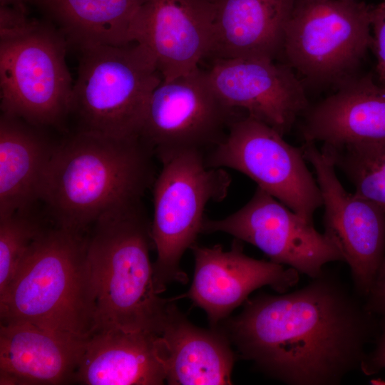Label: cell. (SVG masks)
I'll return each mask as SVG.
<instances>
[{"instance_id":"obj_28","label":"cell","mask_w":385,"mask_h":385,"mask_svg":"<svg viewBox=\"0 0 385 385\" xmlns=\"http://www.w3.org/2000/svg\"><path fill=\"white\" fill-rule=\"evenodd\" d=\"M375 343L374 348L366 353L361 364L360 371L366 376L385 369V322H381V329Z\"/></svg>"},{"instance_id":"obj_7","label":"cell","mask_w":385,"mask_h":385,"mask_svg":"<svg viewBox=\"0 0 385 385\" xmlns=\"http://www.w3.org/2000/svg\"><path fill=\"white\" fill-rule=\"evenodd\" d=\"M68 43L51 24L0 39L1 113L39 128H59L70 116L74 81L66 63Z\"/></svg>"},{"instance_id":"obj_13","label":"cell","mask_w":385,"mask_h":385,"mask_svg":"<svg viewBox=\"0 0 385 385\" xmlns=\"http://www.w3.org/2000/svg\"><path fill=\"white\" fill-rule=\"evenodd\" d=\"M207 73L227 106L283 136L310 106L302 81L287 63L258 58H214Z\"/></svg>"},{"instance_id":"obj_29","label":"cell","mask_w":385,"mask_h":385,"mask_svg":"<svg viewBox=\"0 0 385 385\" xmlns=\"http://www.w3.org/2000/svg\"><path fill=\"white\" fill-rule=\"evenodd\" d=\"M28 1L33 0H0L1 6H25L24 4Z\"/></svg>"},{"instance_id":"obj_19","label":"cell","mask_w":385,"mask_h":385,"mask_svg":"<svg viewBox=\"0 0 385 385\" xmlns=\"http://www.w3.org/2000/svg\"><path fill=\"white\" fill-rule=\"evenodd\" d=\"M297 0H213L214 58L274 60Z\"/></svg>"},{"instance_id":"obj_3","label":"cell","mask_w":385,"mask_h":385,"mask_svg":"<svg viewBox=\"0 0 385 385\" xmlns=\"http://www.w3.org/2000/svg\"><path fill=\"white\" fill-rule=\"evenodd\" d=\"M88 236L45 227L0 294L1 322H24L81 339L97 330Z\"/></svg>"},{"instance_id":"obj_23","label":"cell","mask_w":385,"mask_h":385,"mask_svg":"<svg viewBox=\"0 0 385 385\" xmlns=\"http://www.w3.org/2000/svg\"><path fill=\"white\" fill-rule=\"evenodd\" d=\"M321 151L345 174L356 195L385 212V140L322 145Z\"/></svg>"},{"instance_id":"obj_30","label":"cell","mask_w":385,"mask_h":385,"mask_svg":"<svg viewBox=\"0 0 385 385\" xmlns=\"http://www.w3.org/2000/svg\"><path fill=\"white\" fill-rule=\"evenodd\" d=\"M33 1H34V0H33Z\"/></svg>"},{"instance_id":"obj_17","label":"cell","mask_w":385,"mask_h":385,"mask_svg":"<svg viewBox=\"0 0 385 385\" xmlns=\"http://www.w3.org/2000/svg\"><path fill=\"white\" fill-rule=\"evenodd\" d=\"M304 142L342 145L385 140V85L354 75L303 114Z\"/></svg>"},{"instance_id":"obj_8","label":"cell","mask_w":385,"mask_h":385,"mask_svg":"<svg viewBox=\"0 0 385 385\" xmlns=\"http://www.w3.org/2000/svg\"><path fill=\"white\" fill-rule=\"evenodd\" d=\"M372 7L359 0H297L282 53L312 84L337 86L354 71L372 46Z\"/></svg>"},{"instance_id":"obj_12","label":"cell","mask_w":385,"mask_h":385,"mask_svg":"<svg viewBox=\"0 0 385 385\" xmlns=\"http://www.w3.org/2000/svg\"><path fill=\"white\" fill-rule=\"evenodd\" d=\"M304 157L314 168L324 207V227L351 271L353 288L365 299L385 252V212L341 184L332 160L316 143L304 142Z\"/></svg>"},{"instance_id":"obj_22","label":"cell","mask_w":385,"mask_h":385,"mask_svg":"<svg viewBox=\"0 0 385 385\" xmlns=\"http://www.w3.org/2000/svg\"><path fill=\"white\" fill-rule=\"evenodd\" d=\"M68 44L120 46L138 42L148 0H34Z\"/></svg>"},{"instance_id":"obj_21","label":"cell","mask_w":385,"mask_h":385,"mask_svg":"<svg viewBox=\"0 0 385 385\" xmlns=\"http://www.w3.org/2000/svg\"><path fill=\"white\" fill-rule=\"evenodd\" d=\"M12 115L0 117V218L31 211L40 200L56 145L41 131Z\"/></svg>"},{"instance_id":"obj_5","label":"cell","mask_w":385,"mask_h":385,"mask_svg":"<svg viewBox=\"0 0 385 385\" xmlns=\"http://www.w3.org/2000/svg\"><path fill=\"white\" fill-rule=\"evenodd\" d=\"M78 50L70 113L77 131L140 137L148 101L163 80L149 51L139 42Z\"/></svg>"},{"instance_id":"obj_16","label":"cell","mask_w":385,"mask_h":385,"mask_svg":"<svg viewBox=\"0 0 385 385\" xmlns=\"http://www.w3.org/2000/svg\"><path fill=\"white\" fill-rule=\"evenodd\" d=\"M87 339L24 322H1L0 384L74 383Z\"/></svg>"},{"instance_id":"obj_11","label":"cell","mask_w":385,"mask_h":385,"mask_svg":"<svg viewBox=\"0 0 385 385\" xmlns=\"http://www.w3.org/2000/svg\"><path fill=\"white\" fill-rule=\"evenodd\" d=\"M221 232L248 242L277 264L288 266L311 279L327 263L344 262L334 242L278 200L257 188L242 208L219 220L205 218L202 233Z\"/></svg>"},{"instance_id":"obj_27","label":"cell","mask_w":385,"mask_h":385,"mask_svg":"<svg viewBox=\"0 0 385 385\" xmlns=\"http://www.w3.org/2000/svg\"><path fill=\"white\" fill-rule=\"evenodd\" d=\"M366 309L385 322V252L373 286L364 299Z\"/></svg>"},{"instance_id":"obj_6","label":"cell","mask_w":385,"mask_h":385,"mask_svg":"<svg viewBox=\"0 0 385 385\" xmlns=\"http://www.w3.org/2000/svg\"><path fill=\"white\" fill-rule=\"evenodd\" d=\"M205 155L197 150L173 155L162 163L154 182L150 232L157 253L153 271L159 294L172 282H188L180 259L202 233L207 205L221 201L227 194L229 175L224 168L209 166Z\"/></svg>"},{"instance_id":"obj_18","label":"cell","mask_w":385,"mask_h":385,"mask_svg":"<svg viewBox=\"0 0 385 385\" xmlns=\"http://www.w3.org/2000/svg\"><path fill=\"white\" fill-rule=\"evenodd\" d=\"M159 335L118 328L88 339L75 383L83 385H160L165 381Z\"/></svg>"},{"instance_id":"obj_20","label":"cell","mask_w":385,"mask_h":385,"mask_svg":"<svg viewBox=\"0 0 385 385\" xmlns=\"http://www.w3.org/2000/svg\"><path fill=\"white\" fill-rule=\"evenodd\" d=\"M160 350L170 385L231 384L235 354L217 328L190 322L174 302L159 337Z\"/></svg>"},{"instance_id":"obj_15","label":"cell","mask_w":385,"mask_h":385,"mask_svg":"<svg viewBox=\"0 0 385 385\" xmlns=\"http://www.w3.org/2000/svg\"><path fill=\"white\" fill-rule=\"evenodd\" d=\"M215 6L211 0H148L139 43L153 57L163 80L199 67L210 56Z\"/></svg>"},{"instance_id":"obj_14","label":"cell","mask_w":385,"mask_h":385,"mask_svg":"<svg viewBox=\"0 0 385 385\" xmlns=\"http://www.w3.org/2000/svg\"><path fill=\"white\" fill-rule=\"evenodd\" d=\"M194 277L188 292L176 297H187L207 314L215 328L255 289L267 285L279 293L295 286L299 272L272 261L257 260L245 254L240 240L229 250L221 245L212 247L195 244Z\"/></svg>"},{"instance_id":"obj_1","label":"cell","mask_w":385,"mask_h":385,"mask_svg":"<svg viewBox=\"0 0 385 385\" xmlns=\"http://www.w3.org/2000/svg\"><path fill=\"white\" fill-rule=\"evenodd\" d=\"M340 276L324 270L302 288L247 299L217 327L243 359L289 385H338L360 370L381 320Z\"/></svg>"},{"instance_id":"obj_25","label":"cell","mask_w":385,"mask_h":385,"mask_svg":"<svg viewBox=\"0 0 385 385\" xmlns=\"http://www.w3.org/2000/svg\"><path fill=\"white\" fill-rule=\"evenodd\" d=\"M36 21L28 16L25 6H0V39L26 31Z\"/></svg>"},{"instance_id":"obj_4","label":"cell","mask_w":385,"mask_h":385,"mask_svg":"<svg viewBox=\"0 0 385 385\" xmlns=\"http://www.w3.org/2000/svg\"><path fill=\"white\" fill-rule=\"evenodd\" d=\"M92 227L87 255L96 293L97 330L160 336L177 299L163 298L156 289L150 222L142 203L111 210Z\"/></svg>"},{"instance_id":"obj_26","label":"cell","mask_w":385,"mask_h":385,"mask_svg":"<svg viewBox=\"0 0 385 385\" xmlns=\"http://www.w3.org/2000/svg\"><path fill=\"white\" fill-rule=\"evenodd\" d=\"M371 29L374 31L372 46L377 58L378 82L385 85V0L372 7Z\"/></svg>"},{"instance_id":"obj_9","label":"cell","mask_w":385,"mask_h":385,"mask_svg":"<svg viewBox=\"0 0 385 385\" xmlns=\"http://www.w3.org/2000/svg\"><path fill=\"white\" fill-rule=\"evenodd\" d=\"M205 156L209 166L245 174L309 222L322 205L319 187L301 148L289 144L276 130L252 117L235 119L223 140Z\"/></svg>"},{"instance_id":"obj_2","label":"cell","mask_w":385,"mask_h":385,"mask_svg":"<svg viewBox=\"0 0 385 385\" xmlns=\"http://www.w3.org/2000/svg\"><path fill=\"white\" fill-rule=\"evenodd\" d=\"M153 156L140 137L76 131L56 145L40 200L55 226L85 233L104 213L141 202Z\"/></svg>"},{"instance_id":"obj_24","label":"cell","mask_w":385,"mask_h":385,"mask_svg":"<svg viewBox=\"0 0 385 385\" xmlns=\"http://www.w3.org/2000/svg\"><path fill=\"white\" fill-rule=\"evenodd\" d=\"M45 228L31 211L0 218V294L8 287L30 246Z\"/></svg>"},{"instance_id":"obj_10","label":"cell","mask_w":385,"mask_h":385,"mask_svg":"<svg viewBox=\"0 0 385 385\" xmlns=\"http://www.w3.org/2000/svg\"><path fill=\"white\" fill-rule=\"evenodd\" d=\"M242 115L224 103L207 71L198 67L161 81L148 101L140 137L161 163L188 150L206 154Z\"/></svg>"}]
</instances>
